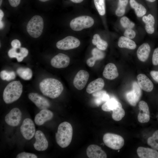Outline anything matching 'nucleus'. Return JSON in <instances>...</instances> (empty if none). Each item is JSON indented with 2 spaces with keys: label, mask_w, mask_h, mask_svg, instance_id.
Returning a JSON list of instances; mask_svg holds the SVG:
<instances>
[{
  "label": "nucleus",
  "mask_w": 158,
  "mask_h": 158,
  "mask_svg": "<svg viewBox=\"0 0 158 158\" xmlns=\"http://www.w3.org/2000/svg\"><path fill=\"white\" fill-rule=\"evenodd\" d=\"M41 92L44 95L52 99L59 97L63 89L62 83L59 80L53 78H47L39 84Z\"/></svg>",
  "instance_id": "1"
},
{
  "label": "nucleus",
  "mask_w": 158,
  "mask_h": 158,
  "mask_svg": "<svg viewBox=\"0 0 158 158\" xmlns=\"http://www.w3.org/2000/svg\"><path fill=\"white\" fill-rule=\"evenodd\" d=\"M73 133V128L70 123L66 121L61 123L55 134L57 144L63 148L67 147L71 141Z\"/></svg>",
  "instance_id": "2"
},
{
  "label": "nucleus",
  "mask_w": 158,
  "mask_h": 158,
  "mask_svg": "<svg viewBox=\"0 0 158 158\" xmlns=\"http://www.w3.org/2000/svg\"><path fill=\"white\" fill-rule=\"evenodd\" d=\"M23 92V85L20 81H12L6 86L3 93V99L6 104L11 103L17 100Z\"/></svg>",
  "instance_id": "3"
},
{
  "label": "nucleus",
  "mask_w": 158,
  "mask_h": 158,
  "mask_svg": "<svg viewBox=\"0 0 158 158\" xmlns=\"http://www.w3.org/2000/svg\"><path fill=\"white\" fill-rule=\"evenodd\" d=\"M43 27L44 22L42 18L40 16L35 15L28 22L27 30L31 36L36 38L41 35Z\"/></svg>",
  "instance_id": "4"
},
{
  "label": "nucleus",
  "mask_w": 158,
  "mask_h": 158,
  "mask_svg": "<svg viewBox=\"0 0 158 158\" xmlns=\"http://www.w3.org/2000/svg\"><path fill=\"white\" fill-rule=\"evenodd\" d=\"M94 23V20L91 17L84 16L77 17L72 20L70 23V25L73 30L80 31L91 27Z\"/></svg>",
  "instance_id": "5"
},
{
  "label": "nucleus",
  "mask_w": 158,
  "mask_h": 158,
  "mask_svg": "<svg viewBox=\"0 0 158 158\" xmlns=\"http://www.w3.org/2000/svg\"><path fill=\"white\" fill-rule=\"evenodd\" d=\"M103 139L104 143L107 147L114 150L121 149L124 145L123 138L117 134L106 133L104 135Z\"/></svg>",
  "instance_id": "6"
},
{
  "label": "nucleus",
  "mask_w": 158,
  "mask_h": 158,
  "mask_svg": "<svg viewBox=\"0 0 158 158\" xmlns=\"http://www.w3.org/2000/svg\"><path fill=\"white\" fill-rule=\"evenodd\" d=\"M80 44V40L77 38L72 36H68L58 41L56 47L60 49L68 50L78 47Z\"/></svg>",
  "instance_id": "7"
},
{
  "label": "nucleus",
  "mask_w": 158,
  "mask_h": 158,
  "mask_svg": "<svg viewBox=\"0 0 158 158\" xmlns=\"http://www.w3.org/2000/svg\"><path fill=\"white\" fill-rule=\"evenodd\" d=\"M20 131L23 137L30 140L34 136L35 128L33 121L29 118H26L23 121L20 127Z\"/></svg>",
  "instance_id": "8"
},
{
  "label": "nucleus",
  "mask_w": 158,
  "mask_h": 158,
  "mask_svg": "<svg viewBox=\"0 0 158 158\" xmlns=\"http://www.w3.org/2000/svg\"><path fill=\"white\" fill-rule=\"evenodd\" d=\"M89 77V74L87 71L81 70L75 75L73 82L74 86L78 90H81L85 87Z\"/></svg>",
  "instance_id": "9"
},
{
  "label": "nucleus",
  "mask_w": 158,
  "mask_h": 158,
  "mask_svg": "<svg viewBox=\"0 0 158 158\" xmlns=\"http://www.w3.org/2000/svg\"><path fill=\"white\" fill-rule=\"evenodd\" d=\"M22 113L18 108L12 109L5 116L6 122L12 126H16L18 125L21 121Z\"/></svg>",
  "instance_id": "10"
},
{
  "label": "nucleus",
  "mask_w": 158,
  "mask_h": 158,
  "mask_svg": "<svg viewBox=\"0 0 158 158\" xmlns=\"http://www.w3.org/2000/svg\"><path fill=\"white\" fill-rule=\"evenodd\" d=\"M29 99L41 110L46 109L50 106L49 101L46 98L36 93L32 92L28 95Z\"/></svg>",
  "instance_id": "11"
},
{
  "label": "nucleus",
  "mask_w": 158,
  "mask_h": 158,
  "mask_svg": "<svg viewBox=\"0 0 158 158\" xmlns=\"http://www.w3.org/2000/svg\"><path fill=\"white\" fill-rule=\"evenodd\" d=\"M70 59L69 56L60 53L53 57L51 61V64L53 67L58 68H65L69 65Z\"/></svg>",
  "instance_id": "12"
},
{
  "label": "nucleus",
  "mask_w": 158,
  "mask_h": 158,
  "mask_svg": "<svg viewBox=\"0 0 158 158\" xmlns=\"http://www.w3.org/2000/svg\"><path fill=\"white\" fill-rule=\"evenodd\" d=\"M35 137L36 141L33 146L35 149L38 151L47 150L48 142L44 133L41 130H37L35 132Z\"/></svg>",
  "instance_id": "13"
},
{
  "label": "nucleus",
  "mask_w": 158,
  "mask_h": 158,
  "mask_svg": "<svg viewBox=\"0 0 158 158\" xmlns=\"http://www.w3.org/2000/svg\"><path fill=\"white\" fill-rule=\"evenodd\" d=\"M86 154L89 158H106L105 152L99 146L92 144L89 146L86 149Z\"/></svg>",
  "instance_id": "14"
},
{
  "label": "nucleus",
  "mask_w": 158,
  "mask_h": 158,
  "mask_svg": "<svg viewBox=\"0 0 158 158\" xmlns=\"http://www.w3.org/2000/svg\"><path fill=\"white\" fill-rule=\"evenodd\" d=\"M53 116V113L47 109L41 110L36 115L34 119L35 122L37 125H42L45 122L51 120Z\"/></svg>",
  "instance_id": "15"
},
{
  "label": "nucleus",
  "mask_w": 158,
  "mask_h": 158,
  "mask_svg": "<svg viewBox=\"0 0 158 158\" xmlns=\"http://www.w3.org/2000/svg\"><path fill=\"white\" fill-rule=\"evenodd\" d=\"M138 83L141 89L150 92L154 87V85L150 80L145 74H140L137 76Z\"/></svg>",
  "instance_id": "16"
},
{
  "label": "nucleus",
  "mask_w": 158,
  "mask_h": 158,
  "mask_svg": "<svg viewBox=\"0 0 158 158\" xmlns=\"http://www.w3.org/2000/svg\"><path fill=\"white\" fill-rule=\"evenodd\" d=\"M103 75L105 78L109 80H112L117 78L118 73L116 65L111 63L107 64L105 67Z\"/></svg>",
  "instance_id": "17"
},
{
  "label": "nucleus",
  "mask_w": 158,
  "mask_h": 158,
  "mask_svg": "<svg viewBox=\"0 0 158 158\" xmlns=\"http://www.w3.org/2000/svg\"><path fill=\"white\" fill-rule=\"evenodd\" d=\"M137 154L141 158H158V152L153 149L140 147L137 150Z\"/></svg>",
  "instance_id": "18"
},
{
  "label": "nucleus",
  "mask_w": 158,
  "mask_h": 158,
  "mask_svg": "<svg viewBox=\"0 0 158 158\" xmlns=\"http://www.w3.org/2000/svg\"><path fill=\"white\" fill-rule=\"evenodd\" d=\"M18 49L12 48L8 52V55L10 58H15L18 62L22 61L24 58L27 56L28 54V50L25 48L20 47L19 51H17Z\"/></svg>",
  "instance_id": "19"
},
{
  "label": "nucleus",
  "mask_w": 158,
  "mask_h": 158,
  "mask_svg": "<svg viewBox=\"0 0 158 158\" xmlns=\"http://www.w3.org/2000/svg\"><path fill=\"white\" fill-rule=\"evenodd\" d=\"M150 51V47L147 43H144L138 48L137 55L138 59L141 61L145 62L148 59Z\"/></svg>",
  "instance_id": "20"
},
{
  "label": "nucleus",
  "mask_w": 158,
  "mask_h": 158,
  "mask_svg": "<svg viewBox=\"0 0 158 158\" xmlns=\"http://www.w3.org/2000/svg\"><path fill=\"white\" fill-rule=\"evenodd\" d=\"M104 82L102 78H99L91 82L87 87L86 91L88 94L100 91L104 87Z\"/></svg>",
  "instance_id": "21"
},
{
  "label": "nucleus",
  "mask_w": 158,
  "mask_h": 158,
  "mask_svg": "<svg viewBox=\"0 0 158 158\" xmlns=\"http://www.w3.org/2000/svg\"><path fill=\"white\" fill-rule=\"evenodd\" d=\"M101 50L94 48L92 51V56L88 59L86 61V63L90 67H92L96 61L103 59L105 56L104 53Z\"/></svg>",
  "instance_id": "22"
},
{
  "label": "nucleus",
  "mask_w": 158,
  "mask_h": 158,
  "mask_svg": "<svg viewBox=\"0 0 158 158\" xmlns=\"http://www.w3.org/2000/svg\"><path fill=\"white\" fill-rule=\"evenodd\" d=\"M145 24V28L146 32L149 34H152L154 31L155 19L154 16L151 14L147 16H144L142 18Z\"/></svg>",
  "instance_id": "23"
},
{
  "label": "nucleus",
  "mask_w": 158,
  "mask_h": 158,
  "mask_svg": "<svg viewBox=\"0 0 158 158\" xmlns=\"http://www.w3.org/2000/svg\"><path fill=\"white\" fill-rule=\"evenodd\" d=\"M118 45L121 48L134 49L136 47L135 43L133 40L125 36H121L119 39Z\"/></svg>",
  "instance_id": "24"
},
{
  "label": "nucleus",
  "mask_w": 158,
  "mask_h": 158,
  "mask_svg": "<svg viewBox=\"0 0 158 158\" xmlns=\"http://www.w3.org/2000/svg\"><path fill=\"white\" fill-rule=\"evenodd\" d=\"M121 104L114 98L110 99L102 106V109L105 111H113L119 106Z\"/></svg>",
  "instance_id": "25"
},
{
  "label": "nucleus",
  "mask_w": 158,
  "mask_h": 158,
  "mask_svg": "<svg viewBox=\"0 0 158 158\" xmlns=\"http://www.w3.org/2000/svg\"><path fill=\"white\" fill-rule=\"evenodd\" d=\"M130 4L131 7L134 10L138 17H141L146 14L147 10L145 8L135 0H130Z\"/></svg>",
  "instance_id": "26"
},
{
  "label": "nucleus",
  "mask_w": 158,
  "mask_h": 158,
  "mask_svg": "<svg viewBox=\"0 0 158 158\" xmlns=\"http://www.w3.org/2000/svg\"><path fill=\"white\" fill-rule=\"evenodd\" d=\"M92 95L96 97V103L99 105L103 102L108 101L110 99L109 95L104 90H100L92 93Z\"/></svg>",
  "instance_id": "27"
},
{
  "label": "nucleus",
  "mask_w": 158,
  "mask_h": 158,
  "mask_svg": "<svg viewBox=\"0 0 158 158\" xmlns=\"http://www.w3.org/2000/svg\"><path fill=\"white\" fill-rule=\"evenodd\" d=\"M92 42L93 44L96 46L97 48L102 50H105L108 46L107 43L102 39L98 34H95L93 36Z\"/></svg>",
  "instance_id": "28"
},
{
  "label": "nucleus",
  "mask_w": 158,
  "mask_h": 158,
  "mask_svg": "<svg viewBox=\"0 0 158 158\" xmlns=\"http://www.w3.org/2000/svg\"><path fill=\"white\" fill-rule=\"evenodd\" d=\"M16 72L21 78L25 80H30L32 77V71L29 68H19L17 70Z\"/></svg>",
  "instance_id": "29"
},
{
  "label": "nucleus",
  "mask_w": 158,
  "mask_h": 158,
  "mask_svg": "<svg viewBox=\"0 0 158 158\" xmlns=\"http://www.w3.org/2000/svg\"><path fill=\"white\" fill-rule=\"evenodd\" d=\"M128 1V0H118V7L115 11L117 16H121L124 14Z\"/></svg>",
  "instance_id": "30"
},
{
  "label": "nucleus",
  "mask_w": 158,
  "mask_h": 158,
  "mask_svg": "<svg viewBox=\"0 0 158 158\" xmlns=\"http://www.w3.org/2000/svg\"><path fill=\"white\" fill-rule=\"evenodd\" d=\"M125 115V111L121 105L112 111V117L114 120L119 121L122 119Z\"/></svg>",
  "instance_id": "31"
},
{
  "label": "nucleus",
  "mask_w": 158,
  "mask_h": 158,
  "mask_svg": "<svg viewBox=\"0 0 158 158\" xmlns=\"http://www.w3.org/2000/svg\"><path fill=\"white\" fill-rule=\"evenodd\" d=\"M147 143L153 149L158 150V130H156L152 136L148 138Z\"/></svg>",
  "instance_id": "32"
},
{
  "label": "nucleus",
  "mask_w": 158,
  "mask_h": 158,
  "mask_svg": "<svg viewBox=\"0 0 158 158\" xmlns=\"http://www.w3.org/2000/svg\"><path fill=\"white\" fill-rule=\"evenodd\" d=\"M95 6L99 14L103 16L105 13L104 0H94Z\"/></svg>",
  "instance_id": "33"
},
{
  "label": "nucleus",
  "mask_w": 158,
  "mask_h": 158,
  "mask_svg": "<svg viewBox=\"0 0 158 158\" xmlns=\"http://www.w3.org/2000/svg\"><path fill=\"white\" fill-rule=\"evenodd\" d=\"M0 76L2 80L7 81L14 79L16 77L15 73L13 71H7L6 70L1 71Z\"/></svg>",
  "instance_id": "34"
},
{
  "label": "nucleus",
  "mask_w": 158,
  "mask_h": 158,
  "mask_svg": "<svg viewBox=\"0 0 158 158\" xmlns=\"http://www.w3.org/2000/svg\"><path fill=\"white\" fill-rule=\"evenodd\" d=\"M133 90H132L134 96L136 101L138 102L139 100L142 95L141 88L138 83L134 82L133 84Z\"/></svg>",
  "instance_id": "35"
},
{
  "label": "nucleus",
  "mask_w": 158,
  "mask_h": 158,
  "mask_svg": "<svg viewBox=\"0 0 158 158\" xmlns=\"http://www.w3.org/2000/svg\"><path fill=\"white\" fill-rule=\"evenodd\" d=\"M121 25L123 28L127 29H132L135 26L134 23L131 21L126 16H123L121 18L120 20Z\"/></svg>",
  "instance_id": "36"
},
{
  "label": "nucleus",
  "mask_w": 158,
  "mask_h": 158,
  "mask_svg": "<svg viewBox=\"0 0 158 158\" xmlns=\"http://www.w3.org/2000/svg\"><path fill=\"white\" fill-rule=\"evenodd\" d=\"M150 115L146 113L140 111L138 114V120L140 123L148 122L150 121Z\"/></svg>",
  "instance_id": "37"
},
{
  "label": "nucleus",
  "mask_w": 158,
  "mask_h": 158,
  "mask_svg": "<svg viewBox=\"0 0 158 158\" xmlns=\"http://www.w3.org/2000/svg\"><path fill=\"white\" fill-rule=\"evenodd\" d=\"M126 98L130 105L133 106H136L137 102L136 101L132 91H130L126 94Z\"/></svg>",
  "instance_id": "38"
},
{
  "label": "nucleus",
  "mask_w": 158,
  "mask_h": 158,
  "mask_svg": "<svg viewBox=\"0 0 158 158\" xmlns=\"http://www.w3.org/2000/svg\"><path fill=\"white\" fill-rule=\"evenodd\" d=\"M140 111L150 115L149 107L147 103L144 101H140L138 104Z\"/></svg>",
  "instance_id": "39"
},
{
  "label": "nucleus",
  "mask_w": 158,
  "mask_h": 158,
  "mask_svg": "<svg viewBox=\"0 0 158 158\" xmlns=\"http://www.w3.org/2000/svg\"><path fill=\"white\" fill-rule=\"evenodd\" d=\"M37 156L35 154L23 152L18 154L16 158H37Z\"/></svg>",
  "instance_id": "40"
},
{
  "label": "nucleus",
  "mask_w": 158,
  "mask_h": 158,
  "mask_svg": "<svg viewBox=\"0 0 158 158\" xmlns=\"http://www.w3.org/2000/svg\"><path fill=\"white\" fill-rule=\"evenodd\" d=\"M124 35L125 37L128 38L132 39L135 36L136 33L131 29H127L124 32Z\"/></svg>",
  "instance_id": "41"
},
{
  "label": "nucleus",
  "mask_w": 158,
  "mask_h": 158,
  "mask_svg": "<svg viewBox=\"0 0 158 158\" xmlns=\"http://www.w3.org/2000/svg\"><path fill=\"white\" fill-rule=\"evenodd\" d=\"M152 61L153 65H158V48L155 49L154 51Z\"/></svg>",
  "instance_id": "42"
},
{
  "label": "nucleus",
  "mask_w": 158,
  "mask_h": 158,
  "mask_svg": "<svg viewBox=\"0 0 158 158\" xmlns=\"http://www.w3.org/2000/svg\"><path fill=\"white\" fill-rule=\"evenodd\" d=\"M11 45L13 48L18 49L20 47L21 43L18 40L15 39L13 40L11 43Z\"/></svg>",
  "instance_id": "43"
},
{
  "label": "nucleus",
  "mask_w": 158,
  "mask_h": 158,
  "mask_svg": "<svg viewBox=\"0 0 158 158\" xmlns=\"http://www.w3.org/2000/svg\"><path fill=\"white\" fill-rule=\"evenodd\" d=\"M150 73L153 79L158 83V71H150Z\"/></svg>",
  "instance_id": "44"
},
{
  "label": "nucleus",
  "mask_w": 158,
  "mask_h": 158,
  "mask_svg": "<svg viewBox=\"0 0 158 158\" xmlns=\"http://www.w3.org/2000/svg\"><path fill=\"white\" fill-rule=\"evenodd\" d=\"M10 5L13 7H16L20 4V0H8Z\"/></svg>",
  "instance_id": "45"
},
{
  "label": "nucleus",
  "mask_w": 158,
  "mask_h": 158,
  "mask_svg": "<svg viewBox=\"0 0 158 158\" xmlns=\"http://www.w3.org/2000/svg\"><path fill=\"white\" fill-rule=\"evenodd\" d=\"M4 16V14L3 11L1 10H0V21L1 20L2 18Z\"/></svg>",
  "instance_id": "46"
},
{
  "label": "nucleus",
  "mask_w": 158,
  "mask_h": 158,
  "mask_svg": "<svg viewBox=\"0 0 158 158\" xmlns=\"http://www.w3.org/2000/svg\"><path fill=\"white\" fill-rule=\"evenodd\" d=\"M72 2L75 3H80L82 2L83 0H70Z\"/></svg>",
  "instance_id": "47"
},
{
  "label": "nucleus",
  "mask_w": 158,
  "mask_h": 158,
  "mask_svg": "<svg viewBox=\"0 0 158 158\" xmlns=\"http://www.w3.org/2000/svg\"><path fill=\"white\" fill-rule=\"evenodd\" d=\"M4 27V23L3 22L1 21H0V29H2Z\"/></svg>",
  "instance_id": "48"
},
{
  "label": "nucleus",
  "mask_w": 158,
  "mask_h": 158,
  "mask_svg": "<svg viewBox=\"0 0 158 158\" xmlns=\"http://www.w3.org/2000/svg\"><path fill=\"white\" fill-rule=\"evenodd\" d=\"M146 1L151 2H152L155 1L156 0H146Z\"/></svg>",
  "instance_id": "49"
},
{
  "label": "nucleus",
  "mask_w": 158,
  "mask_h": 158,
  "mask_svg": "<svg viewBox=\"0 0 158 158\" xmlns=\"http://www.w3.org/2000/svg\"><path fill=\"white\" fill-rule=\"evenodd\" d=\"M39 0L42 2H45V1H49V0Z\"/></svg>",
  "instance_id": "50"
},
{
  "label": "nucleus",
  "mask_w": 158,
  "mask_h": 158,
  "mask_svg": "<svg viewBox=\"0 0 158 158\" xmlns=\"http://www.w3.org/2000/svg\"><path fill=\"white\" fill-rule=\"evenodd\" d=\"M2 2V0H0V6H1Z\"/></svg>",
  "instance_id": "51"
},
{
  "label": "nucleus",
  "mask_w": 158,
  "mask_h": 158,
  "mask_svg": "<svg viewBox=\"0 0 158 158\" xmlns=\"http://www.w3.org/2000/svg\"></svg>",
  "instance_id": "52"
}]
</instances>
